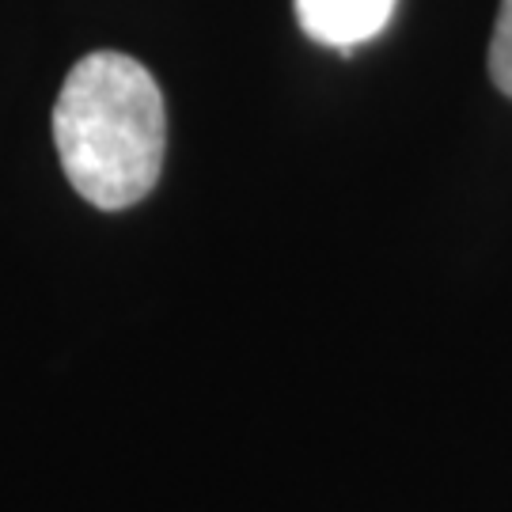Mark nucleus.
I'll list each match as a JSON object with an SVG mask.
<instances>
[{
	"mask_svg": "<svg viewBox=\"0 0 512 512\" xmlns=\"http://www.w3.org/2000/svg\"><path fill=\"white\" fill-rule=\"evenodd\" d=\"M164 95L129 54L95 50L65 76L54 107V145L84 202L129 209L164 167Z\"/></svg>",
	"mask_w": 512,
	"mask_h": 512,
	"instance_id": "nucleus-1",
	"label": "nucleus"
},
{
	"mask_svg": "<svg viewBox=\"0 0 512 512\" xmlns=\"http://www.w3.org/2000/svg\"><path fill=\"white\" fill-rule=\"evenodd\" d=\"M304 35L330 50H353L384 31L399 0H293Z\"/></svg>",
	"mask_w": 512,
	"mask_h": 512,
	"instance_id": "nucleus-2",
	"label": "nucleus"
},
{
	"mask_svg": "<svg viewBox=\"0 0 512 512\" xmlns=\"http://www.w3.org/2000/svg\"><path fill=\"white\" fill-rule=\"evenodd\" d=\"M490 76L501 92L512 99V0H501L490 38Z\"/></svg>",
	"mask_w": 512,
	"mask_h": 512,
	"instance_id": "nucleus-3",
	"label": "nucleus"
}]
</instances>
